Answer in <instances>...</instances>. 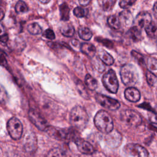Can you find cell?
Returning <instances> with one entry per match:
<instances>
[{"instance_id":"1","label":"cell","mask_w":157,"mask_h":157,"mask_svg":"<svg viewBox=\"0 0 157 157\" xmlns=\"http://www.w3.org/2000/svg\"><path fill=\"white\" fill-rule=\"evenodd\" d=\"M96 128L102 133L109 134L113 129V122L111 116L104 110H99L94 116Z\"/></svg>"},{"instance_id":"2","label":"cell","mask_w":157,"mask_h":157,"mask_svg":"<svg viewBox=\"0 0 157 157\" xmlns=\"http://www.w3.org/2000/svg\"><path fill=\"white\" fill-rule=\"evenodd\" d=\"M88 120V115L83 107L76 105L71 110L70 122L75 128L78 130L83 129L86 127Z\"/></svg>"},{"instance_id":"3","label":"cell","mask_w":157,"mask_h":157,"mask_svg":"<svg viewBox=\"0 0 157 157\" xmlns=\"http://www.w3.org/2000/svg\"><path fill=\"white\" fill-rule=\"evenodd\" d=\"M120 77L122 82L131 87L139 80V74L136 67L131 64H125L120 69Z\"/></svg>"},{"instance_id":"4","label":"cell","mask_w":157,"mask_h":157,"mask_svg":"<svg viewBox=\"0 0 157 157\" xmlns=\"http://www.w3.org/2000/svg\"><path fill=\"white\" fill-rule=\"evenodd\" d=\"M45 131L51 137L58 140L69 139H74L75 140L78 138L75 137L74 132L71 129H64L48 126Z\"/></svg>"},{"instance_id":"5","label":"cell","mask_w":157,"mask_h":157,"mask_svg":"<svg viewBox=\"0 0 157 157\" xmlns=\"http://www.w3.org/2000/svg\"><path fill=\"white\" fill-rule=\"evenodd\" d=\"M120 118L124 123L133 127L139 126L142 121V117L139 113L131 109L123 110L120 114Z\"/></svg>"},{"instance_id":"6","label":"cell","mask_w":157,"mask_h":157,"mask_svg":"<svg viewBox=\"0 0 157 157\" xmlns=\"http://www.w3.org/2000/svg\"><path fill=\"white\" fill-rule=\"evenodd\" d=\"M102 83L104 87L110 93H116L118 90L119 84L115 72L113 69H109L102 77Z\"/></svg>"},{"instance_id":"7","label":"cell","mask_w":157,"mask_h":157,"mask_svg":"<svg viewBox=\"0 0 157 157\" xmlns=\"http://www.w3.org/2000/svg\"><path fill=\"white\" fill-rule=\"evenodd\" d=\"M123 152L126 157H148L147 150L137 144H128L123 148Z\"/></svg>"},{"instance_id":"8","label":"cell","mask_w":157,"mask_h":157,"mask_svg":"<svg viewBox=\"0 0 157 157\" xmlns=\"http://www.w3.org/2000/svg\"><path fill=\"white\" fill-rule=\"evenodd\" d=\"M7 129L13 139L18 140L21 138L23 133V125L17 118L13 117L8 121Z\"/></svg>"},{"instance_id":"9","label":"cell","mask_w":157,"mask_h":157,"mask_svg":"<svg viewBox=\"0 0 157 157\" xmlns=\"http://www.w3.org/2000/svg\"><path fill=\"white\" fill-rule=\"evenodd\" d=\"M95 99L101 106L110 110H117L120 107L118 101L100 93L96 94Z\"/></svg>"},{"instance_id":"10","label":"cell","mask_w":157,"mask_h":157,"mask_svg":"<svg viewBox=\"0 0 157 157\" xmlns=\"http://www.w3.org/2000/svg\"><path fill=\"white\" fill-rule=\"evenodd\" d=\"M29 120L35 125V126L40 131H45L48 126L47 121L42 115L34 109H31L28 112Z\"/></svg>"},{"instance_id":"11","label":"cell","mask_w":157,"mask_h":157,"mask_svg":"<svg viewBox=\"0 0 157 157\" xmlns=\"http://www.w3.org/2000/svg\"><path fill=\"white\" fill-rule=\"evenodd\" d=\"M151 20V16L149 13L147 12H141L136 16L133 23L135 25L134 26L141 29L148 26L152 21Z\"/></svg>"},{"instance_id":"12","label":"cell","mask_w":157,"mask_h":157,"mask_svg":"<svg viewBox=\"0 0 157 157\" xmlns=\"http://www.w3.org/2000/svg\"><path fill=\"white\" fill-rule=\"evenodd\" d=\"M75 143L80 152L85 155H91L95 150L93 145L88 141L80 138H77L75 140Z\"/></svg>"},{"instance_id":"13","label":"cell","mask_w":157,"mask_h":157,"mask_svg":"<svg viewBox=\"0 0 157 157\" xmlns=\"http://www.w3.org/2000/svg\"><path fill=\"white\" fill-rule=\"evenodd\" d=\"M124 97L129 101L136 102L140 100V93L137 88L131 86L125 90Z\"/></svg>"},{"instance_id":"14","label":"cell","mask_w":157,"mask_h":157,"mask_svg":"<svg viewBox=\"0 0 157 157\" xmlns=\"http://www.w3.org/2000/svg\"><path fill=\"white\" fill-rule=\"evenodd\" d=\"M121 25H123L125 27L130 26L134 22V19L131 13L128 10H124L121 11L118 16Z\"/></svg>"},{"instance_id":"15","label":"cell","mask_w":157,"mask_h":157,"mask_svg":"<svg viewBox=\"0 0 157 157\" xmlns=\"http://www.w3.org/2000/svg\"><path fill=\"white\" fill-rule=\"evenodd\" d=\"M121 134L117 131H112L107 134V142L110 145H113L114 147H117L121 143Z\"/></svg>"},{"instance_id":"16","label":"cell","mask_w":157,"mask_h":157,"mask_svg":"<svg viewBox=\"0 0 157 157\" xmlns=\"http://www.w3.org/2000/svg\"><path fill=\"white\" fill-rule=\"evenodd\" d=\"M126 34L128 37L133 42H138L142 39L141 29L134 26L130 28Z\"/></svg>"},{"instance_id":"17","label":"cell","mask_w":157,"mask_h":157,"mask_svg":"<svg viewBox=\"0 0 157 157\" xmlns=\"http://www.w3.org/2000/svg\"><path fill=\"white\" fill-rule=\"evenodd\" d=\"M80 50L82 53L90 58L94 56L96 51L95 47L89 43H82L80 45Z\"/></svg>"},{"instance_id":"18","label":"cell","mask_w":157,"mask_h":157,"mask_svg":"<svg viewBox=\"0 0 157 157\" xmlns=\"http://www.w3.org/2000/svg\"><path fill=\"white\" fill-rule=\"evenodd\" d=\"M98 56L100 60L106 65L110 66L114 62V59L113 57L105 50H100L99 52Z\"/></svg>"},{"instance_id":"19","label":"cell","mask_w":157,"mask_h":157,"mask_svg":"<svg viewBox=\"0 0 157 157\" xmlns=\"http://www.w3.org/2000/svg\"><path fill=\"white\" fill-rule=\"evenodd\" d=\"M85 83L86 87L92 91L95 90L98 85L97 80L89 74H86L85 76Z\"/></svg>"},{"instance_id":"20","label":"cell","mask_w":157,"mask_h":157,"mask_svg":"<svg viewBox=\"0 0 157 157\" xmlns=\"http://www.w3.org/2000/svg\"><path fill=\"white\" fill-rule=\"evenodd\" d=\"M145 32L148 37L151 39H157V25L151 21L145 28Z\"/></svg>"},{"instance_id":"21","label":"cell","mask_w":157,"mask_h":157,"mask_svg":"<svg viewBox=\"0 0 157 157\" xmlns=\"http://www.w3.org/2000/svg\"><path fill=\"white\" fill-rule=\"evenodd\" d=\"M78 33L79 37L84 40H89L92 37V33L87 27H80L78 29Z\"/></svg>"},{"instance_id":"22","label":"cell","mask_w":157,"mask_h":157,"mask_svg":"<svg viewBox=\"0 0 157 157\" xmlns=\"http://www.w3.org/2000/svg\"><path fill=\"white\" fill-rule=\"evenodd\" d=\"M59 11H60V15L61 20L67 21L69 18V12L70 9L68 7V5L64 2L59 6Z\"/></svg>"},{"instance_id":"23","label":"cell","mask_w":157,"mask_h":157,"mask_svg":"<svg viewBox=\"0 0 157 157\" xmlns=\"http://www.w3.org/2000/svg\"><path fill=\"white\" fill-rule=\"evenodd\" d=\"M60 31L63 36L68 37L73 36L75 33L74 28L71 24H66L62 26Z\"/></svg>"},{"instance_id":"24","label":"cell","mask_w":157,"mask_h":157,"mask_svg":"<svg viewBox=\"0 0 157 157\" xmlns=\"http://www.w3.org/2000/svg\"><path fill=\"white\" fill-rule=\"evenodd\" d=\"M107 23L109 25L114 29H118L121 27L119 18L115 15H110L107 19Z\"/></svg>"},{"instance_id":"25","label":"cell","mask_w":157,"mask_h":157,"mask_svg":"<svg viewBox=\"0 0 157 157\" xmlns=\"http://www.w3.org/2000/svg\"><path fill=\"white\" fill-rule=\"evenodd\" d=\"M27 29L33 35H37L42 33V28L37 23H30L27 26Z\"/></svg>"},{"instance_id":"26","label":"cell","mask_w":157,"mask_h":157,"mask_svg":"<svg viewBox=\"0 0 157 157\" xmlns=\"http://www.w3.org/2000/svg\"><path fill=\"white\" fill-rule=\"evenodd\" d=\"M36 146H37V142H36V139L35 137H33L32 138L29 137V139L27 140L25 145L26 150L29 152L34 151L36 148Z\"/></svg>"},{"instance_id":"27","label":"cell","mask_w":157,"mask_h":157,"mask_svg":"<svg viewBox=\"0 0 157 157\" xmlns=\"http://www.w3.org/2000/svg\"><path fill=\"white\" fill-rule=\"evenodd\" d=\"M48 157H66L64 150L59 148H55L51 150L48 155Z\"/></svg>"},{"instance_id":"28","label":"cell","mask_w":157,"mask_h":157,"mask_svg":"<svg viewBox=\"0 0 157 157\" xmlns=\"http://www.w3.org/2000/svg\"><path fill=\"white\" fill-rule=\"evenodd\" d=\"M77 90L79 92V93L80 94V95L84 98L85 99H88L89 98L88 94L87 91L85 89V86L83 85V83L80 81V80H78V82H77Z\"/></svg>"},{"instance_id":"29","label":"cell","mask_w":157,"mask_h":157,"mask_svg":"<svg viewBox=\"0 0 157 157\" xmlns=\"http://www.w3.org/2000/svg\"><path fill=\"white\" fill-rule=\"evenodd\" d=\"M15 10L18 13H25L28 10V7L25 2L18 1L15 5Z\"/></svg>"},{"instance_id":"30","label":"cell","mask_w":157,"mask_h":157,"mask_svg":"<svg viewBox=\"0 0 157 157\" xmlns=\"http://www.w3.org/2000/svg\"><path fill=\"white\" fill-rule=\"evenodd\" d=\"M115 2L116 1H114V0H104V1H102L101 2V7H102V9L104 11H109V10H110L113 8Z\"/></svg>"},{"instance_id":"31","label":"cell","mask_w":157,"mask_h":157,"mask_svg":"<svg viewBox=\"0 0 157 157\" xmlns=\"http://www.w3.org/2000/svg\"><path fill=\"white\" fill-rule=\"evenodd\" d=\"M147 81L149 85L153 86L157 82V77L150 71H146Z\"/></svg>"},{"instance_id":"32","label":"cell","mask_w":157,"mask_h":157,"mask_svg":"<svg viewBox=\"0 0 157 157\" xmlns=\"http://www.w3.org/2000/svg\"><path fill=\"white\" fill-rule=\"evenodd\" d=\"M9 99V96L4 87L0 84V103L6 104Z\"/></svg>"},{"instance_id":"33","label":"cell","mask_w":157,"mask_h":157,"mask_svg":"<svg viewBox=\"0 0 157 157\" xmlns=\"http://www.w3.org/2000/svg\"><path fill=\"white\" fill-rule=\"evenodd\" d=\"M73 12L75 16H76L77 17L82 18L86 15L88 13V10L81 7H76L75 8H74Z\"/></svg>"},{"instance_id":"34","label":"cell","mask_w":157,"mask_h":157,"mask_svg":"<svg viewBox=\"0 0 157 157\" xmlns=\"http://www.w3.org/2000/svg\"><path fill=\"white\" fill-rule=\"evenodd\" d=\"M147 66L150 70H157V59L154 57H149L147 59Z\"/></svg>"},{"instance_id":"35","label":"cell","mask_w":157,"mask_h":157,"mask_svg":"<svg viewBox=\"0 0 157 157\" xmlns=\"http://www.w3.org/2000/svg\"><path fill=\"white\" fill-rule=\"evenodd\" d=\"M131 55L134 58V59H136V61L138 62L139 64H145L144 58L142 54L138 53L135 50H132L131 51Z\"/></svg>"},{"instance_id":"36","label":"cell","mask_w":157,"mask_h":157,"mask_svg":"<svg viewBox=\"0 0 157 157\" xmlns=\"http://www.w3.org/2000/svg\"><path fill=\"white\" fill-rule=\"evenodd\" d=\"M136 2V1L133 0H123L119 3L120 6L123 9H127L133 5Z\"/></svg>"},{"instance_id":"37","label":"cell","mask_w":157,"mask_h":157,"mask_svg":"<svg viewBox=\"0 0 157 157\" xmlns=\"http://www.w3.org/2000/svg\"><path fill=\"white\" fill-rule=\"evenodd\" d=\"M42 36L44 37H45L47 39H50V40L55 39V35L54 32L52 29H46L44 32Z\"/></svg>"},{"instance_id":"38","label":"cell","mask_w":157,"mask_h":157,"mask_svg":"<svg viewBox=\"0 0 157 157\" xmlns=\"http://www.w3.org/2000/svg\"><path fill=\"white\" fill-rule=\"evenodd\" d=\"M148 120L150 122L157 124V113H151L148 116Z\"/></svg>"},{"instance_id":"39","label":"cell","mask_w":157,"mask_h":157,"mask_svg":"<svg viewBox=\"0 0 157 157\" xmlns=\"http://www.w3.org/2000/svg\"><path fill=\"white\" fill-rule=\"evenodd\" d=\"M5 35V28L3 25L0 22V37Z\"/></svg>"},{"instance_id":"40","label":"cell","mask_w":157,"mask_h":157,"mask_svg":"<svg viewBox=\"0 0 157 157\" xmlns=\"http://www.w3.org/2000/svg\"><path fill=\"white\" fill-rule=\"evenodd\" d=\"M90 2V1H86V0H81L79 1V3L82 6H86Z\"/></svg>"},{"instance_id":"41","label":"cell","mask_w":157,"mask_h":157,"mask_svg":"<svg viewBox=\"0 0 157 157\" xmlns=\"http://www.w3.org/2000/svg\"><path fill=\"white\" fill-rule=\"evenodd\" d=\"M153 13H154V15L155 17V18L157 19V2H156L153 6Z\"/></svg>"},{"instance_id":"42","label":"cell","mask_w":157,"mask_h":157,"mask_svg":"<svg viewBox=\"0 0 157 157\" xmlns=\"http://www.w3.org/2000/svg\"><path fill=\"white\" fill-rule=\"evenodd\" d=\"M71 43L72 44L75 46V47H78L79 45V42L77 40H75V39H74L71 41Z\"/></svg>"},{"instance_id":"43","label":"cell","mask_w":157,"mask_h":157,"mask_svg":"<svg viewBox=\"0 0 157 157\" xmlns=\"http://www.w3.org/2000/svg\"><path fill=\"white\" fill-rule=\"evenodd\" d=\"M4 17V11L0 8V20H1Z\"/></svg>"},{"instance_id":"44","label":"cell","mask_w":157,"mask_h":157,"mask_svg":"<svg viewBox=\"0 0 157 157\" xmlns=\"http://www.w3.org/2000/svg\"><path fill=\"white\" fill-rule=\"evenodd\" d=\"M40 2L42 4H47L50 2V1H40Z\"/></svg>"},{"instance_id":"45","label":"cell","mask_w":157,"mask_h":157,"mask_svg":"<svg viewBox=\"0 0 157 157\" xmlns=\"http://www.w3.org/2000/svg\"><path fill=\"white\" fill-rule=\"evenodd\" d=\"M156 44H157V43H156Z\"/></svg>"},{"instance_id":"46","label":"cell","mask_w":157,"mask_h":157,"mask_svg":"<svg viewBox=\"0 0 157 157\" xmlns=\"http://www.w3.org/2000/svg\"><path fill=\"white\" fill-rule=\"evenodd\" d=\"M156 83H157V82H156Z\"/></svg>"}]
</instances>
